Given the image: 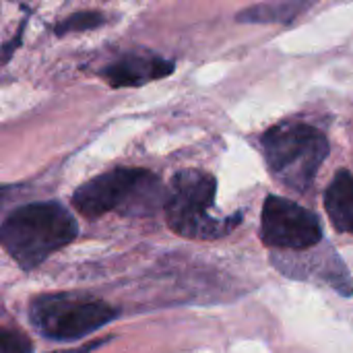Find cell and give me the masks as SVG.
Instances as JSON below:
<instances>
[{"label": "cell", "mask_w": 353, "mask_h": 353, "mask_svg": "<svg viewBox=\"0 0 353 353\" xmlns=\"http://www.w3.org/2000/svg\"><path fill=\"white\" fill-rule=\"evenodd\" d=\"M79 225L60 203H33L14 209L2 223L0 240L14 263L31 271L48 256L70 244Z\"/></svg>", "instance_id": "cell-1"}, {"label": "cell", "mask_w": 353, "mask_h": 353, "mask_svg": "<svg viewBox=\"0 0 353 353\" xmlns=\"http://www.w3.org/2000/svg\"><path fill=\"white\" fill-rule=\"evenodd\" d=\"M165 199L168 192L155 174L141 168H116L79 186L72 205L81 215L95 219L110 211L149 215L161 203L165 205Z\"/></svg>", "instance_id": "cell-2"}, {"label": "cell", "mask_w": 353, "mask_h": 353, "mask_svg": "<svg viewBox=\"0 0 353 353\" xmlns=\"http://www.w3.org/2000/svg\"><path fill=\"white\" fill-rule=\"evenodd\" d=\"M271 174L292 190L306 192L329 155L327 137L304 122H281L263 134Z\"/></svg>", "instance_id": "cell-3"}, {"label": "cell", "mask_w": 353, "mask_h": 353, "mask_svg": "<svg viewBox=\"0 0 353 353\" xmlns=\"http://www.w3.org/2000/svg\"><path fill=\"white\" fill-rule=\"evenodd\" d=\"M217 182L211 174L203 170H182L172 178L165 217L168 225L184 238L192 240H213L230 234L238 223L236 217H215L211 213L215 205Z\"/></svg>", "instance_id": "cell-4"}, {"label": "cell", "mask_w": 353, "mask_h": 353, "mask_svg": "<svg viewBox=\"0 0 353 353\" xmlns=\"http://www.w3.org/2000/svg\"><path fill=\"white\" fill-rule=\"evenodd\" d=\"M118 316L110 304L83 294H43L29 306L33 329L52 341H77Z\"/></svg>", "instance_id": "cell-5"}, {"label": "cell", "mask_w": 353, "mask_h": 353, "mask_svg": "<svg viewBox=\"0 0 353 353\" xmlns=\"http://www.w3.org/2000/svg\"><path fill=\"white\" fill-rule=\"evenodd\" d=\"M261 238L271 248L306 250L321 242L323 228L319 217L302 205L281 196H267L261 215Z\"/></svg>", "instance_id": "cell-6"}, {"label": "cell", "mask_w": 353, "mask_h": 353, "mask_svg": "<svg viewBox=\"0 0 353 353\" xmlns=\"http://www.w3.org/2000/svg\"><path fill=\"white\" fill-rule=\"evenodd\" d=\"M174 72V62L165 60L157 54H124L118 60L110 62L101 77L110 87H141L151 81L165 79Z\"/></svg>", "instance_id": "cell-7"}, {"label": "cell", "mask_w": 353, "mask_h": 353, "mask_svg": "<svg viewBox=\"0 0 353 353\" xmlns=\"http://www.w3.org/2000/svg\"><path fill=\"white\" fill-rule=\"evenodd\" d=\"M325 207L339 232L353 234V174L341 170L325 192Z\"/></svg>", "instance_id": "cell-8"}, {"label": "cell", "mask_w": 353, "mask_h": 353, "mask_svg": "<svg viewBox=\"0 0 353 353\" xmlns=\"http://www.w3.org/2000/svg\"><path fill=\"white\" fill-rule=\"evenodd\" d=\"M316 0H273L254 4L238 14L242 23H288L302 14Z\"/></svg>", "instance_id": "cell-9"}, {"label": "cell", "mask_w": 353, "mask_h": 353, "mask_svg": "<svg viewBox=\"0 0 353 353\" xmlns=\"http://www.w3.org/2000/svg\"><path fill=\"white\" fill-rule=\"evenodd\" d=\"M105 23V17L101 12H74L70 17H66L64 21L54 25V33L56 35H64V33H72V31H89L95 29L99 25Z\"/></svg>", "instance_id": "cell-10"}, {"label": "cell", "mask_w": 353, "mask_h": 353, "mask_svg": "<svg viewBox=\"0 0 353 353\" xmlns=\"http://www.w3.org/2000/svg\"><path fill=\"white\" fill-rule=\"evenodd\" d=\"M0 343H2V353H31V341L19 331L4 329Z\"/></svg>", "instance_id": "cell-11"}, {"label": "cell", "mask_w": 353, "mask_h": 353, "mask_svg": "<svg viewBox=\"0 0 353 353\" xmlns=\"http://www.w3.org/2000/svg\"><path fill=\"white\" fill-rule=\"evenodd\" d=\"M101 345H103V341H95V343L85 345V347H79V350H68V352H58V353H89V352H93V350H97V347H101Z\"/></svg>", "instance_id": "cell-12"}]
</instances>
